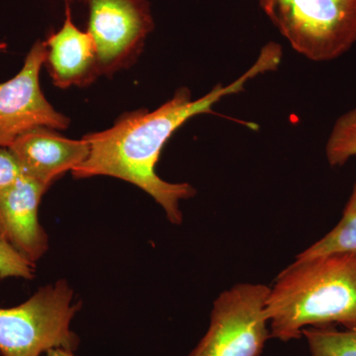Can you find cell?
Returning a JSON list of instances; mask_svg holds the SVG:
<instances>
[{
  "mask_svg": "<svg viewBox=\"0 0 356 356\" xmlns=\"http://www.w3.org/2000/svg\"><path fill=\"white\" fill-rule=\"evenodd\" d=\"M325 153L332 168H341L356 156V107L334 122Z\"/></svg>",
  "mask_w": 356,
  "mask_h": 356,
  "instance_id": "13",
  "label": "cell"
},
{
  "mask_svg": "<svg viewBox=\"0 0 356 356\" xmlns=\"http://www.w3.org/2000/svg\"><path fill=\"white\" fill-rule=\"evenodd\" d=\"M44 42L48 50L44 65L54 86L60 89L86 88L100 76L95 42L88 31L74 25L69 6L64 24Z\"/></svg>",
  "mask_w": 356,
  "mask_h": 356,
  "instance_id": "10",
  "label": "cell"
},
{
  "mask_svg": "<svg viewBox=\"0 0 356 356\" xmlns=\"http://www.w3.org/2000/svg\"><path fill=\"white\" fill-rule=\"evenodd\" d=\"M293 50L312 62H331L356 43V0H259Z\"/></svg>",
  "mask_w": 356,
  "mask_h": 356,
  "instance_id": "3",
  "label": "cell"
},
{
  "mask_svg": "<svg viewBox=\"0 0 356 356\" xmlns=\"http://www.w3.org/2000/svg\"><path fill=\"white\" fill-rule=\"evenodd\" d=\"M47 191L24 175L0 191V238L34 264L49 247L48 236L39 221L40 203Z\"/></svg>",
  "mask_w": 356,
  "mask_h": 356,
  "instance_id": "9",
  "label": "cell"
},
{
  "mask_svg": "<svg viewBox=\"0 0 356 356\" xmlns=\"http://www.w3.org/2000/svg\"><path fill=\"white\" fill-rule=\"evenodd\" d=\"M7 44L4 43V42H0V51L6 50Z\"/></svg>",
  "mask_w": 356,
  "mask_h": 356,
  "instance_id": "17",
  "label": "cell"
},
{
  "mask_svg": "<svg viewBox=\"0 0 356 356\" xmlns=\"http://www.w3.org/2000/svg\"><path fill=\"white\" fill-rule=\"evenodd\" d=\"M266 311L271 339L284 343L308 327H355L356 254L295 259L274 281Z\"/></svg>",
  "mask_w": 356,
  "mask_h": 356,
  "instance_id": "2",
  "label": "cell"
},
{
  "mask_svg": "<svg viewBox=\"0 0 356 356\" xmlns=\"http://www.w3.org/2000/svg\"><path fill=\"white\" fill-rule=\"evenodd\" d=\"M43 356H74V351L65 350V348H51Z\"/></svg>",
  "mask_w": 356,
  "mask_h": 356,
  "instance_id": "16",
  "label": "cell"
},
{
  "mask_svg": "<svg viewBox=\"0 0 356 356\" xmlns=\"http://www.w3.org/2000/svg\"><path fill=\"white\" fill-rule=\"evenodd\" d=\"M282 55L280 44L270 42L261 49L254 64L228 86L217 84L196 100L189 88L182 86L153 111L138 109L126 112L112 127L84 135L90 153L83 163L72 170V177L83 179L102 175L130 182L153 197L172 224H182L180 201L194 197L197 191L187 182L172 184L159 177L156 166L166 143L193 117L211 113L222 98L242 92L248 81L277 70Z\"/></svg>",
  "mask_w": 356,
  "mask_h": 356,
  "instance_id": "1",
  "label": "cell"
},
{
  "mask_svg": "<svg viewBox=\"0 0 356 356\" xmlns=\"http://www.w3.org/2000/svg\"><path fill=\"white\" fill-rule=\"evenodd\" d=\"M270 287L238 283L213 303L210 325L188 356H261L271 339L266 301Z\"/></svg>",
  "mask_w": 356,
  "mask_h": 356,
  "instance_id": "5",
  "label": "cell"
},
{
  "mask_svg": "<svg viewBox=\"0 0 356 356\" xmlns=\"http://www.w3.org/2000/svg\"><path fill=\"white\" fill-rule=\"evenodd\" d=\"M67 1H76V0H67ZM86 1V0H84Z\"/></svg>",
  "mask_w": 356,
  "mask_h": 356,
  "instance_id": "18",
  "label": "cell"
},
{
  "mask_svg": "<svg viewBox=\"0 0 356 356\" xmlns=\"http://www.w3.org/2000/svg\"><path fill=\"white\" fill-rule=\"evenodd\" d=\"M88 32L95 42L100 76H112L135 64L154 21L149 0H86Z\"/></svg>",
  "mask_w": 356,
  "mask_h": 356,
  "instance_id": "6",
  "label": "cell"
},
{
  "mask_svg": "<svg viewBox=\"0 0 356 356\" xmlns=\"http://www.w3.org/2000/svg\"><path fill=\"white\" fill-rule=\"evenodd\" d=\"M334 254H356V180L337 226L295 259L306 261Z\"/></svg>",
  "mask_w": 356,
  "mask_h": 356,
  "instance_id": "11",
  "label": "cell"
},
{
  "mask_svg": "<svg viewBox=\"0 0 356 356\" xmlns=\"http://www.w3.org/2000/svg\"><path fill=\"white\" fill-rule=\"evenodd\" d=\"M23 177L22 168L11 149L0 147V191L13 186Z\"/></svg>",
  "mask_w": 356,
  "mask_h": 356,
  "instance_id": "15",
  "label": "cell"
},
{
  "mask_svg": "<svg viewBox=\"0 0 356 356\" xmlns=\"http://www.w3.org/2000/svg\"><path fill=\"white\" fill-rule=\"evenodd\" d=\"M25 177L50 188L67 172L83 163L90 153L86 140L67 139L50 128H36L19 136L9 147Z\"/></svg>",
  "mask_w": 356,
  "mask_h": 356,
  "instance_id": "8",
  "label": "cell"
},
{
  "mask_svg": "<svg viewBox=\"0 0 356 356\" xmlns=\"http://www.w3.org/2000/svg\"><path fill=\"white\" fill-rule=\"evenodd\" d=\"M47 51L46 42L37 40L20 72L0 83V147H10L19 136L33 129L60 131L69 128V117L54 108L40 84Z\"/></svg>",
  "mask_w": 356,
  "mask_h": 356,
  "instance_id": "7",
  "label": "cell"
},
{
  "mask_svg": "<svg viewBox=\"0 0 356 356\" xmlns=\"http://www.w3.org/2000/svg\"><path fill=\"white\" fill-rule=\"evenodd\" d=\"M64 280L41 287L13 308H0V355L43 356L51 348L74 351L79 337L70 323L81 309Z\"/></svg>",
  "mask_w": 356,
  "mask_h": 356,
  "instance_id": "4",
  "label": "cell"
},
{
  "mask_svg": "<svg viewBox=\"0 0 356 356\" xmlns=\"http://www.w3.org/2000/svg\"><path fill=\"white\" fill-rule=\"evenodd\" d=\"M311 356H356V325H315L303 330Z\"/></svg>",
  "mask_w": 356,
  "mask_h": 356,
  "instance_id": "12",
  "label": "cell"
},
{
  "mask_svg": "<svg viewBox=\"0 0 356 356\" xmlns=\"http://www.w3.org/2000/svg\"><path fill=\"white\" fill-rule=\"evenodd\" d=\"M35 268L34 264L27 261L8 243L0 238V280L9 277L33 280Z\"/></svg>",
  "mask_w": 356,
  "mask_h": 356,
  "instance_id": "14",
  "label": "cell"
}]
</instances>
